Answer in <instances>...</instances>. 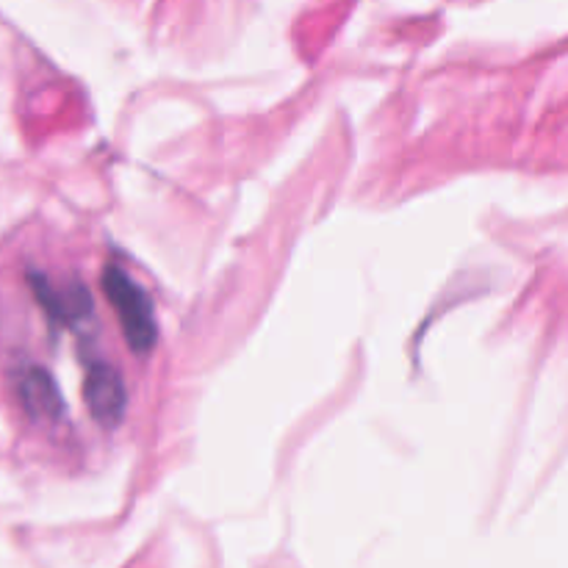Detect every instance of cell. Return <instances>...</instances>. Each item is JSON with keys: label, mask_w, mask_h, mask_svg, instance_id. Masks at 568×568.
<instances>
[{"label": "cell", "mask_w": 568, "mask_h": 568, "mask_svg": "<svg viewBox=\"0 0 568 568\" xmlns=\"http://www.w3.org/2000/svg\"><path fill=\"white\" fill-rule=\"evenodd\" d=\"M100 292L120 325L122 342L128 344V349L133 355H148L159 338L155 308L148 297V288L133 281L125 266L109 261L100 270Z\"/></svg>", "instance_id": "6da1fadb"}]
</instances>
